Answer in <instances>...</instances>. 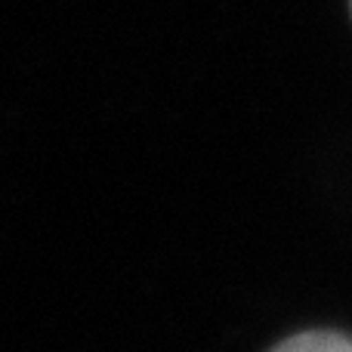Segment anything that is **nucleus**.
<instances>
[{
	"label": "nucleus",
	"mask_w": 352,
	"mask_h": 352,
	"mask_svg": "<svg viewBox=\"0 0 352 352\" xmlns=\"http://www.w3.org/2000/svg\"><path fill=\"white\" fill-rule=\"evenodd\" d=\"M272 352H352V340L331 334V331H306V334L278 343Z\"/></svg>",
	"instance_id": "1"
}]
</instances>
